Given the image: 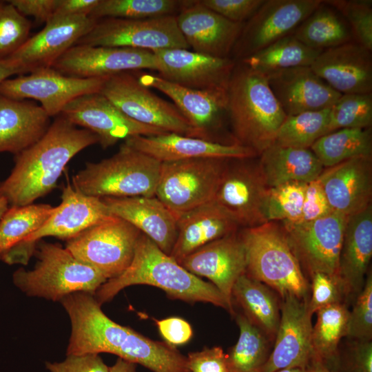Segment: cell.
Segmentation results:
<instances>
[{"label": "cell", "mask_w": 372, "mask_h": 372, "mask_svg": "<svg viewBox=\"0 0 372 372\" xmlns=\"http://www.w3.org/2000/svg\"><path fill=\"white\" fill-rule=\"evenodd\" d=\"M135 285H151L163 290L173 299L189 303H211L231 314L235 313L233 306L211 282L189 272L143 234L127 269L119 276L107 280L94 296L101 305L124 288Z\"/></svg>", "instance_id": "cell-3"}, {"label": "cell", "mask_w": 372, "mask_h": 372, "mask_svg": "<svg viewBox=\"0 0 372 372\" xmlns=\"http://www.w3.org/2000/svg\"><path fill=\"white\" fill-rule=\"evenodd\" d=\"M292 35L304 45L320 50L351 42L353 37L346 20L323 1Z\"/></svg>", "instance_id": "cell-35"}, {"label": "cell", "mask_w": 372, "mask_h": 372, "mask_svg": "<svg viewBox=\"0 0 372 372\" xmlns=\"http://www.w3.org/2000/svg\"><path fill=\"white\" fill-rule=\"evenodd\" d=\"M25 17H32L39 23H46L53 17L57 0H9Z\"/></svg>", "instance_id": "cell-54"}, {"label": "cell", "mask_w": 372, "mask_h": 372, "mask_svg": "<svg viewBox=\"0 0 372 372\" xmlns=\"http://www.w3.org/2000/svg\"><path fill=\"white\" fill-rule=\"evenodd\" d=\"M17 74L16 70L6 59H0V83L9 76Z\"/></svg>", "instance_id": "cell-58"}, {"label": "cell", "mask_w": 372, "mask_h": 372, "mask_svg": "<svg viewBox=\"0 0 372 372\" xmlns=\"http://www.w3.org/2000/svg\"><path fill=\"white\" fill-rule=\"evenodd\" d=\"M265 0H200V3L227 19L245 23L263 4Z\"/></svg>", "instance_id": "cell-49"}, {"label": "cell", "mask_w": 372, "mask_h": 372, "mask_svg": "<svg viewBox=\"0 0 372 372\" xmlns=\"http://www.w3.org/2000/svg\"><path fill=\"white\" fill-rule=\"evenodd\" d=\"M99 0H57L52 18L89 17Z\"/></svg>", "instance_id": "cell-56"}, {"label": "cell", "mask_w": 372, "mask_h": 372, "mask_svg": "<svg viewBox=\"0 0 372 372\" xmlns=\"http://www.w3.org/2000/svg\"><path fill=\"white\" fill-rule=\"evenodd\" d=\"M349 351L351 372H372V342L353 340Z\"/></svg>", "instance_id": "cell-55"}, {"label": "cell", "mask_w": 372, "mask_h": 372, "mask_svg": "<svg viewBox=\"0 0 372 372\" xmlns=\"http://www.w3.org/2000/svg\"><path fill=\"white\" fill-rule=\"evenodd\" d=\"M310 149L324 168L357 157L372 158V134L369 128H342L318 139Z\"/></svg>", "instance_id": "cell-37"}, {"label": "cell", "mask_w": 372, "mask_h": 372, "mask_svg": "<svg viewBox=\"0 0 372 372\" xmlns=\"http://www.w3.org/2000/svg\"><path fill=\"white\" fill-rule=\"evenodd\" d=\"M264 283L246 273L240 276L231 291V302L242 314L271 340L275 339L280 319L281 300Z\"/></svg>", "instance_id": "cell-34"}, {"label": "cell", "mask_w": 372, "mask_h": 372, "mask_svg": "<svg viewBox=\"0 0 372 372\" xmlns=\"http://www.w3.org/2000/svg\"><path fill=\"white\" fill-rule=\"evenodd\" d=\"M186 362L189 372H231L227 355L219 347L191 352Z\"/></svg>", "instance_id": "cell-50"}, {"label": "cell", "mask_w": 372, "mask_h": 372, "mask_svg": "<svg viewBox=\"0 0 372 372\" xmlns=\"http://www.w3.org/2000/svg\"><path fill=\"white\" fill-rule=\"evenodd\" d=\"M347 336L353 340L371 341L372 338V273L369 271L364 285L355 298L349 311Z\"/></svg>", "instance_id": "cell-47"}, {"label": "cell", "mask_w": 372, "mask_h": 372, "mask_svg": "<svg viewBox=\"0 0 372 372\" xmlns=\"http://www.w3.org/2000/svg\"><path fill=\"white\" fill-rule=\"evenodd\" d=\"M318 180L335 211L349 216L371 205L372 158L357 157L325 167Z\"/></svg>", "instance_id": "cell-27"}, {"label": "cell", "mask_w": 372, "mask_h": 372, "mask_svg": "<svg viewBox=\"0 0 372 372\" xmlns=\"http://www.w3.org/2000/svg\"><path fill=\"white\" fill-rule=\"evenodd\" d=\"M278 223L240 231L246 250L245 273L274 290L280 299L291 295L308 300L309 282Z\"/></svg>", "instance_id": "cell-5"}, {"label": "cell", "mask_w": 372, "mask_h": 372, "mask_svg": "<svg viewBox=\"0 0 372 372\" xmlns=\"http://www.w3.org/2000/svg\"><path fill=\"white\" fill-rule=\"evenodd\" d=\"M371 124L372 94H342L330 108L329 133L342 128H369Z\"/></svg>", "instance_id": "cell-43"}, {"label": "cell", "mask_w": 372, "mask_h": 372, "mask_svg": "<svg viewBox=\"0 0 372 372\" xmlns=\"http://www.w3.org/2000/svg\"><path fill=\"white\" fill-rule=\"evenodd\" d=\"M228 160L201 158L163 162L155 196L176 218L211 202Z\"/></svg>", "instance_id": "cell-9"}, {"label": "cell", "mask_w": 372, "mask_h": 372, "mask_svg": "<svg viewBox=\"0 0 372 372\" xmlns=\"http://www.w3.org/2000/svg\"><path fill=\"white\" fill-rule=\"evenodd\" d=\"M111 216L102 198L84 194L68 183L62 189L61 203L51 216L39 229L17 245L35 250L37 242L43 237L68 240Z\"/></svg>", "instance_id": "cell-25"}, {"label": "cell", "mask_w": 372, "mask_h": 372, "mask_svg": "<svg viewBox=\"0 0 372 372\" xmlns=\"http://www.w3.org/2000/svg\"><path fill=\"white\" fill-rule=\"evenodd\" d=\"M280 319L275 344L259 372L306 369L313 358L311 314L307 300L293 296L280 299Z\"/></svg>", "instance_id": "cell-20"}, {"label": "cell", "mask_w": 372, "mask_h": 372, "mask_svg": "<svg viewBox=\"0 0 372 372\" xmlns=\"http://www.w3.org/2000/svg\"><path fill=\"white\" fill-rule=\"evenodd\" d=\"M177 236L169 254L179 262L204 245L230 234L239 227L214 200L177 218Z\"/></svg>", "instance_id": "cell-32"}, {"label": "cell", "mask_w": 372, "mask_h": 372, "mask_svg": "<svg viewBox=\"0 0 372 372\" xmlns=\"http://www.w3.org/2000/svg\"><path fill=\"white\" fill-rule=\"evenodd\" d=\"M240 334L227 355L231 372H259L270 354V340L242 313L236 314Z\"/></svg>", "instance_id": "cell-38"}, {"label": "cell", "mask_w": 372, "mask_h": 372, "mask_svg": "<svg viewBox=\"0 0 372 372\" xmlns=\"http://www.w3.org/2000/svg\"><path fill=\"white\" fill-rule=\"evenodd\" d=\"M0 255H1V253H0Z\"/></svg>", "instance_id": "cell-62"}, {"label": "cell", "mask_w": 372, "mask_h": 372, "mask_svg": "<svg viewBox=\"0 0 372 372\" xmlns=\"http://www.w3.org/2000/svg\"><path fill=\"white\" fill-rule=\"evenodd\" d=\"M273 95L287 116L331 108L342 95L311 67H296L265 75Z\"/></svg>", "instance_id": "cell-26"}, {"label": "cell", "mask_w": 372, "mask_h": 372, "mask_svg": "<svg viewBox=\"0 0 372 372\" xmlns=\"http://www.w3.org/2000/svg\"><path fill=\"white\" fill-rule=\"evenodd\" d=\"M35 250L38 261L29 271L13 274V282L26 295L60 301L78 292L94 295L107 280L59 244L40 242Z\"/></svg>", "instance_id": "cell-7"}, {"label": "cell", "mask_w": 372, "mask_h": 372, "mask_svg": "<svg viewBox=\"0 0 372 372\" xmlns=\"http://www.w3.org/2000/svg\"><path fill=\"white\" fill-rule=\"evenodd\" d=\"M31 25L8 1L0 0V59L10 56L26 41Z\"/></svg>", "instance_id": "cell-46"}, {"label": "cell", "mask_w": 372, "mask_h": 372, "mask_svg": "<svg viewBox=\"0 0 372 372\" xmlns=\"http://www.w3.org/2000/svg\"><path fill=\"white\" fill-rule=\"evenodd\" d=\"M124 143L161 163L201 158L230 159L258 156L251 149L240 145H225L170 132L132 136Z\"/></svg>", "instance_id": "cell-28"}, {"label": "cell", "mask_w": 372, "mask_h": 372, "mask_svg": "<svg viewBox=\"0 0 372 372\" xmlns=\"http://www.w3.org/2000/svg\"><path fill=\"white\" fill-rule=\"evenodd\" d=\"M307 372H333L329 370L324 362L313 358L306 368Z\"/></svg>", "instance_id": "cell-59"}, {"label": "cell", "mask_w": 372, "mask_h": 372, "mask_svg": "<svg viewBox=\"0 0 372 372\" xmlns=\"http://www.w3.org/2000/svg\"><path fill=\"white\" fill-rule=\"evenodd\" d=\"M141 234L128 222L112 216L68 240L65 248L110 280L130 266Z\"/></svg>", "instance_id": "cell-10"}, {"label": "cell", "mask_w": 372, "mask_h": 372, "mask_svg": "<svg viewBox=\"0 0 372 372\" xmlns=\"http://www.w3.org/2000/svg\"><path fill=\"white\" fill-rule=\"evenodd\" d=\"M269 189L258 156L230 158L214 201L239 227H254L267 223L266 204Z\"/></svg>", "instance_id": "cell-11"}, {"label": "cell", "mask_w": 372, "mask_h": 372, "mask_svg": "<svg viewBox=\"0 0 372 372\" xmlns=\"http://www.w3.org/2000/svg\"><path fill=\"white\" fill-rule=\"evenodd\" d=\"M347 216L333 211L309 222H279L302 269L309 276H338V258Z\"/></svg>", "instance_id": "cell-14"}, {"label": "cell", "mask_w": 372, "mask_h": 372, "mask_svg": "<svg viewBox=\"0 0 372 372\" xmlns=\"http://www.w3.org/2000/svg\"><path fill=\"white\" fill-rule=\"evenodd\" d=\"M98 143L99 138L92 132L59 115L37 142L16 154L10 174L0 183V193L10 207L33 203L56 186L76 154Z\"/></svg>", "instance_id": "cell-2"}, {"label": "cell", "mask_w": 372, "mask_h": 372, "mask_svg": "<svg viewBox=\"0 0 372 372\" xmlns=\"http://www.w3.org/2000/svg\"><path fill=\"white\" fill-rule=\"evenodd\" d=\"M178 263L191 273L209 280L233 306L232 288L247 267L246 250L240 232L204 245Z\"/></svg>", "instance_id": "cell-23"}, {"label": "cell", "mask_w": 372, "mask_h": 372, "mask_svg": "<svg viewBox=\"0 0 372 372\" xmlns=\"http://www.w3.org/2000/svg\"><path fill=\"white\" fill-rule=\"evenodd\" d=\"M109 372H137L136 364L118 358Z\"/></svg>", "instance_id": "cell-57"}, {"label": "cell", "mask_w": 372, "mask_h": 372, "mask_svg": "<svg viewBox=\"0 0 372 372\" xmlns=\"http://www.w3.org/2000/svg\"><path fill=\"white\" fill-rule=\"evenodd\" d=\"M276 372H307V371H306V369L296 367V368L285 369L277 371Z\"/></svg>", "instance_id": "cell-61"}, {"label": "cell", "mask_w": 372, "mask_h": 372, "mask_svg": "<svg viewBox=\"0 0 372 372\" xmlns=\"http://www.w3.org/2000/svg\"><path fill=\"white\" fill-rule=\"evenodd\" d=\"M138 81L167 96L188 121L195 138L238 145L226 128L229 125L227 88L196 90L183 87L158 75L135 71ZM230 126V125H229Z\"/></svg>", "instance_id": "cell-8"}, {"label": "cell", "mask_w": 372, "mask_h": 372, "mask_svg": "<svg viewBox=\"0 0 372 372\" xmlns=\"http://www.w3.org/2000/svg\"><path fill=\"white\" fill-rule=\"evenodd\" d=\"M176 19L194 52L219 58L229 57L245 23L227 19L200 0L181 1Z\"/></svg>", "instance_id": "cell-21"}, {"label": "cell", "mask_w": 372, "mask_h": 372, "mask_svg": "<svg viewBox=\"0 0 372 372\" xmlns=\"http://www.w3.org/2000/svg\"><path fill=\"white\" fill-rule=\"evenodd\" d=\"M306 185L291 182L270 187L266 204L267 222H300Z\"/></svg>", "instance_id": "cell-44"}, {"label": "cell", "mask_w": 372, "mask_h": 372, "mask_svg": "<svg viewBox=\"0 0 372 372\" xmlns=\"http://www.w3.org/2000/svg\"><path fill=\"white\" fill-rule=\"evenodd\" d=\"M329 121L330 108L287 116L273 144L310 149L318 139L329 133Z\"/></svg>", "instance_id": "cell-41"}, {"label": "cell", "mask_w": 372, "mask_h": 372, "mask_svg": "<svg viewBox=\"0 0 372 372\" xmlns=\"http://www.w3.org/2000/svg\"><path fill=\"white\" fill-rule=\"evenodd\" d=\"M372 257V205L347 216L338 258V276L346 299L362 291Z\"/></svg>", "instance_id": "cell-30"}, {"label": "cell", "mask_w": 372, "mask_h": 372, "mask_svg": "<svg viewBox=\"0 0 372 372\" xmlns=\"http://www.w3.org/2000/svg\"><path fill=\"white\" fill-rule=\"evenodd\" d=\"M50 116L41 105L0 94V153L17 154L48 131Z\"/></svg>", "instance_id": "cell-31"}, {"label": "cell", "mask_w": 372, "mask_h": 372, "mask_svg": "<svg viewBox=\"0 0 372 372\" xmlns=\"http://www.w3.org/2000/svg\"><path fill=\"white\" fill-rule=\"evenodd\" d=\"M310 278L307 305L311 315L325 307L344 302L346 297L338 276L316 272Z\"/></svg>", "instance_id": "cell-48"}, {"label": "cell", "mask_w": 372, "mask_h": 372, "mask_svg": "<svg viewBox=\"0 0 372 372\" xmlns=\"http://www.w3.org/2000/svg\"><path fill=\"white\" fill-rule=\"evenodd\" d=\"M107 77L76 78L47 68L5 79L0 83V94L14 99L38 101L52 117L60 115L64 107L76 98L100 92Z\"/></svg>", "instance_id": "cell-16"}, {"label": "cell", "mask_w": 372, "mask_h": 372, "mask_svg": "<svg viewBox=\"0 0 372 372\" xmlns=\"http://www.w3.org/2000/svg\"><path fill=\"white\" fill-rule=\"evenodd\" d=\"M76 45L130 48L152 52L189 48L178 28L176 15L143 19H98Z\"/></svg>", "instance_id": "cell-13"}, {"label": "cell", "mask_w": 372, "mask_h": 372, "mask_svg": "<svg viewBox=\"0 0 372 372\" xmlns=\"http://www.w3.org/2000/svg\"><path fill=\"white\" fill-rule=\"evenodd\" d=\"M60 115L94 134L103 149L130 137L166 133L130 118L101 92L76 98L64 107Z\"/></svg>", "instance_id": "cell-17"}, {"label": "cell", "mask_w": 372, "mask_h": 372, "mask_svg": "<svg viewBox=\"0 0 372 372\" xmlns=\"http://www.w3.org/2000/svg\"><path fill=\"white\" fill-rule=\"evenodd\" d=\"M228 116L238 145L259 156L274 143L287 115L265 75L236 62L227 85Z\"/></svg>", "instance_id": "cell-4"}, {"label": "cell", "mask_w": 372, "mask_h": 372, "mask_svg": "<svg viewBox=\"0 0 372 372\" xmlns=\"http://www.w3.org/2000/svg\"><path fill=\"white\" fill-rule=\"evenodd\" d=\"M102 199L112 216L128 222L163 252L170 254L177 236V218L158 198L141 196Z\"/></svg>", "instance_id": "cell-29"}, {"label": "cell", "mask_w": 372, "mask_h": 372, "mask_svg": "<svg viewBox=\"0 0 372 372\" xmlns=\"http://www.w3.org/2000/svg\"><path fill=\"white\" fill-rule=\"evenodd\" d=\"M161 78L196 90L227 88L236 62L188 49H165L153 52Z\"/></svg>", "instance_id": "cell-22"}, {"label": "cell", "mask_w": 372, "mask_h": 372, "mask_svg": "<svg viewBox=\"0 0 372 372\" xmlns=\"http://www.w3.org/2000/svg\"><path fill=\"white\" fill-rule=\"evenodd\" d=\"M316 314L311 333L313 358L324 362L336 355L341 339L347 336L349 311L342 302L325 307Z\"/></svg>", "instance_id": "cell-40"}, {"label": "cell", "mask_w": 372, "mask_h": 372, "mask_svg": "<svg viewBox=\"0 0 372 372\" xmlns=\"http://www.w3.org/2000/svg\"><path fill=\"white\" fill-rule=\"evenodd\" d=\"M59 302L72 325L67 355L107 353L153 372H189L186 357L175 347L114 322L101 310L94 295L78 292Z\"/></svg>", "instance_id": "cell-1"}, {"label": "cell", "mask_w": 372, "mask_h": 372, "mask_svg": "<svg viewBox=\"0 0 372 372\" xmlns=\"http://www.w3.org/2000/svg\"><path fill=\"white\" fill-rule=\"evenodd\" d=\"M52 68L69 76L87 79L145 69L157 71V61L147 50L75 45Z\"/></svg>", "instance_id": "cell-19"}, {"label": "cell", "mask_w": 372, "mask_h": 372, "mask_svg": "<svg viewBox=\"0 0 372 372\" xmlns=\"http://www.w3.org/2000/svg\"><path fill=\"white\" fill-rule=\"evenodd\" d=\"M45 368L50 372H109L103 359L96 353L68 355L59 362H45Z\"/></svg>", "instance_id": "cell-51"}, {"label": "cell", "mask_w": 372, "mask_h": 372, "mask_svg": "<svg viewBox=\"0 0 372 372\" xmlns=\"http://www.w3.org/2000/svg\"><path fill=\"white\" fill-rule=\"evenodd\" d=\"M155 321L165 342L173 347L185 344L192 337L191 325L183 318L170 317Z\"/></svg>", "instance_id": "cell-53"}, {"label": "cell", "mask_w": 372, "mask_h": 372, "mask_svg": "<svg viewBox=\"0 0 372 372\" xmlns=\"http://www.w3.org/2000/svg\"><path fill=\"white\" fill-rule=\"evenodd\" d=\"M8 209H9L8 201L0 193V221Z\"/></svg>", "instance_id": "cell-60"}, {"label": "cell", "mask_w": 372, "mask_h": 372, "mask_svg": "<svg viewBox=\"0 0 372 372\" xmlns=\"http://www.w3.org/2000/svg\"><path fill=\"white\" fill-rule=\"evenodd\" d=\"M161 164L124 143L113 156L87 163L72 176V186L101 198L154 196Z\"/></svg>", "instance_id": "cell-6"}, {"label": "cell", "mask_w": 372, "mask_h": 372, "mask_svg": "<svg viewBox=\"0 0 372 372\" xmlns=\"http://www.w3.org/2000/svg\"><path fill=\"white\" fill-rule=\"evenodd\" d=\"M322 51L304 45L291 34L238 61L267 75L291 68L311 67Z\"/></svg>", "instance_id": "cell-36"}, {"label": "cell", "mask_w": 372, "mask_h": 372, "mask_svg": "<svg viewBox=\"0 0 372 372\" xmlns=\"http://www.w3.org/2000/svg\"><path fill=\"white\" fill-rule=\"evenodd\" d=\"M56 207L48 204L12 206L0 221V253L23 241L39 229Z\"/></svg>", "instance_id": "cell-39"}, {"label": "cell", "mask_w": 372, "mask_h": 372, "mask_svg": "<svg viewBox=\"0 0 372 372\" xmlns=\"http://www.w3.org/2000/svg\"><path fill=\"white\" fill-rule=\"evenodd\" d=\"M324 3L343 16L356 42L372 51V1L328 0Z\"/></svg>", "instance_id": "cell-45"}, {"label": "cell", "mask_w": 372, "mask_h": 372, "mask_svg": "<svg viewBox=\"0 0 372 372\" xmlns=\"http://www.w3.org/2000/svg\"><path fill=\"white\" fill-rule=\"evenodd\" d=\"M372 51L356 41L324 50L312 70L341 94L372 93Z\"/></svg>", "instance_id": "cell-24"}, {"label": "cell", "mask_w": 372, "mask_h": 372, "mask_svg": "<svg viewBox=\"0 0 372 372\" xmlns=\"http://www.w3.org/2000/svg\"><path fill=\"white\" fill-rule=\"evenodd\" d=\"M96 21L90 17L52 18L41 31L29 37L6 59L19 75L52 68L93 28Z\"/></svg>", "instance_id": "cell-18"}, {"label": "cell", "mask_w": 372, "mask_h": 372, "mask_svg": "<svg viewBox=\"0 0 372 372\" xmlns=\"http://www.w3.org/2000/svg\"><path fill=\"white\" fill-rule=\"evenodd\" d=\"M258 158L261 172L269 187L291 182L309 183L318 179L324 169L310 149L273 144Z\"/></svg>", "instance_id": "cell-33"}, {"label": "cell", "mask_w": 372, "mask_h": 372, "mask_svg": "<svg viewBox=\"0 0 372 372\" xmlns=\"http://www.w3.org/2000/svg\"><path fill=\"white\" fill-rule=\"evenodd\" d=\"M333 211L319 180L316 179L307 183L300 222H309L318 219Z\"/></svg>", "instance_id": "cell-52"}, {"label": "cell", "mask_w": 372, "mask_h": 372, "mask_svg": "<svg viewBox=\"0 0 372 372\" xmlns=\"http://www.w3.org/2000/svg\"><path fill=\"white\" fill-rule=\"evenodd\" d=\"M181 1L176 0H99L90 17L143 19L176 15Z\"/></svg>", "instance_id": "cell-42"}, {"label": "cell", "mask_w": 372, "mask_h": 372, "mask_svg": "<svg viewBox=\"0 0 372 372\" xmlns=\"http://www.w3.org/2000/svg\"><path fill=\"white\" fill-rule=\"evenodd\" d=\"M322 0H265L244 23L231 53L240 61L291 34Z\"/></svg>", "instance_id": "cell-15"}, {"label": "cell", "mask_w": 372, "mask_h": 372, "mask_svg": "<svg viewBox=\"0 0 372 372\" xmlns=\"http://www.w3.org/2000/svg\"><path fill=\"white\" fill-rule=\"evenodd\" d=\"M100 92L136 122L165 132L194 137L193 130L177 107L142 85L135 71L108 76Z\"/></svg>", "instance_id": "cell-12"}]
</instances>
